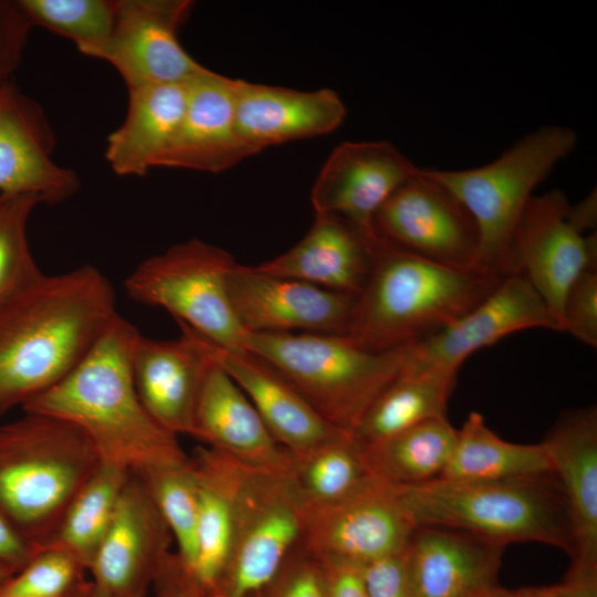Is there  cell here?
Returning <instances> with one entry per match:
<instances>
[{
    "label": "cell",
    "mask_w": 597,
    "mask_h": 597,
    "mask_svg": "<svg viewBox=\"0 0 597 597\" xmlns=\"http://www.w3.org/2000/svg\"><path fill=\"white\" fill-rule=\"evenodd\" d=\"M55 140L41 105L12 81L0 86V193H29L56 205L80 187L76 174L56 164Z\"/></svg>",
    "instance_id": "ac0fdd59"
},
{
    "label": "cell",
    "mask_w": 597,
    "mask_h": 597,
    "mask_svg": "<svg viewBox=\"0 0 597 597\" xmlns=\"http://www.w3.org/2000/svg\"><path fill=\"white\" fill-rule=\"evenodd\" d=\"M457 431L447 418L431 419L363 447L373 475L392 485L413 486L441 476Z\"/></svg>",
    "instance_id": "4dcf8cb0"
},
{
    "label": "cell",
    "mask_w": 597,
    "mask_h": 597,
    "mask_svg": "<svg viewBox=\"0 0 597 597\" xmlns=\"http://www.w3.org/2000/svg\"><path fill=\"white\" fill-rule=\"evenodd\" d=\"M576 142L577 135L569 127L544 126L483 166L425 169L471 214L479 233V270L501 277L510 275L514 234L533 191Z\"/></svg>",
    "instance_id": "52a82bcc"
},
{
    "label": "cell",
    "mask_w": 597,
    "mask_h": 597,
    "mask_svg": "<svg viewBox=\"0 0 597 597\" xmlns=\"http://www.w3.org/2000/svg\"><path fill=\"white\" fill-rule=\"evenodd\" d=\"M563 332L597 346V268L584 271L569 286L562 310Z\"/></svg>",
    "instance_id": "f35d334b"
},
{
    "label": "cell",
    "mask_w": 597,
    "mask_h": 597,
    "mask_svg": "<svg viewBox=\"0 0 597 597\" xmlns=\"http://www.w3.org/2000/svg\"><path fill=\"white\" fill-rule=\"evenodd\" d=\"M398 490L416 526L462 530L505 545L543 543L574 556L568 509L552 472L493 481L436 479Z\"/></svg>",
    "instance_id": "5b68a950"
},
{
    "label": "cell",
    "mask_w": 597,
    "mask_h": 597,
    "mask_svg": "<svg viewBox=\"0 0 597 597\" xmlns=\"http://www.w3.org/2000/svg\"><path fill=\"white\" fill-rule=\"evenodd\" d=\"M409 348L370 352L345 335L317 333H249L244 345L327 422L347 432L404 370Z\"/></svg>",
    "instance_id": "8992f818"
},
{
    "label": "cell",
    "mask_w": 597,
    "mask_h": 597,
    "mask_svg": "<svg viewBox=\"0 0 597 597\" xmlns=\"http://www.w3.org/2000/svg\"><path fill=\"white\" fill-rule=\"evenodd\" d=\"M552 472L544 442L521 444L503 440L483 416L471 412L461 429L439 479L493 481Z\"/></svg>",
    "instance_id": "f546056e"
},
{
    "label": "cell",
    "mask_w": 597,
    "mask_h": 597,
    "mask_svg": "<svg viewBox=\"0 0 597 597\" xmlns=\"http://www.w3.org/2000/svg\"><path fill=\"white\" fill-rule=\"evenodd\" d=\"M527 328L563 332L557 317L524 276H504L489 295L458 320L410 345L404 370L458 374L474 352Z\"/></svg>",
    "instance_id": "5bb4252c"
},
{
    "label": "cell",
    "mask_w": 597,
    "mask_h": 597,
    "mask_svg": "<svg viewBox=\"0 0 597 597\" xmlns=\"http://www.w3.org/2000/svg\"><path fill=\"white\" fill-rule=\"evenodd\" d=\"M151 588L154 597H209L185 568L176 552L167 555Z\"/></svg>",
    "instance_id": "7bdbcfd3"
},
{
    "label": "cell",
    "mask_w": 597,
    "mask_h": 597,
    "mask_svg": "<svg viewBox=\"0 0 597 597\" xmlns=\"http://www.w3.org/2000/svg\"><path fill=\"white\" fill-rule=\"evenodd\" d=\"M92 587V582L90 580L86 586L75 596V597H86Z\"/></svg>",
    "instance_id": "f907efd6"
},
{
    "label": "cell",
    "mask_w": 597,
    "mask_h": 597,
    "mask_svg": "<svg viewBox=\"0 0 597 597\" xmlns=\"http://www.w3.org/2000/svg\"><path fill=\"white\" fill-rule=\"evenodd\" d=\"M362 573L369 597H416L410 580L406 549L363 564Z\"/></svg>",
    "instance_id": "60d3db41"
},
{
    "label": "cell",
    "mask_w": 597,
    "mask_h": 597,
    "mask_svg": "<svg viewBox=\"0 0 597 597\" xmlns=\"http://www.w3.org/2000/svg\"><path fill=\"white\" fill-rule=\"evenodd\" d=\"M32 27L67 38L84 54L112 33L117 0H18Z\"/></svg>",
    "instance_id": "e575fe53"
},
{
    "label": "cell",
    "mask_w": 597,
    "mask_h": 597,
    "mask_svg": "<svg viewBox=\"0 0 597 597\" xmlns=\"http://www.w3.org/2000/svg\"><path fill=\"white\" fill-rule=\"evenodd\" d=\"M86 597H105L92 583V587Z\"/></svg>",
    "instance_id": "681fc988"
},
{
    "label": "cell",
    "mask_w": 597,
    "mask_h": 597,
    "mask_svg": "<svg viewBox=\"0 0 597 597\" xmlns=\"http://www.w3.org/2000/svg\"><path fill=\"white\" fill-rule=\"evenodd\" d=\"M191 8L187 0H117L111 35L84 54L112 64L127 90L188 83L206 69L178 40Z\"/></svg>",
    "instance_id": "7c38bea8"
},
{
    "label": "cell",
    "mask_w": 597,
    "mask_h": 597,
    "mask_svg": "<svg viewBox=\"0 0 597 597\" xmlns=\"http://www.w3.org/2000/svg\"><path fill=\"white\" fill-rule=\"evenodd\" d=\"M41 200L29 193H0V305L43 275L28 241V222Z\"/></svg>",
    "instance_id": "d590c367"
},
{
    "label": "cell",
    "mask_w": 597,
    "mask_h": 597,
    "mask_svg": "<svg viewBox=\"0 0 597 597\" xmlns=\"http://www.w3.org/2000/svg\"><path fill=\"white\" fill-rule=\"evenodd\" d=\"M187 84L128 90L123 123L107 137L105 158L118 176H145L159 163L181 123Z\"/></svg>",
    "instance_id": "83f0119b"
},
{
    "label": "cell",
    "mask_w": 597,
    "mask_h": 597,
    "mask_svg": "<svg viewBox=\"0 0 597 597\" xmlns=\"http://www.w3.org/2000/svg\"><path fill=\"white\" fill-rule=\"evenodd\" d=\"M457 374L402 370L369 405L354 437L369 446L431 419L447 418Z\"/></svg>",
    "instance_id": "f1b7e54d"
},
{
    "label": "cell",
    "mask_w": 597,
    "mask_h": 597,
    "mask_svg": "<svg viewBox=\"0 0 597 597\" xmlns=\"http://www.w3.org/2000/svg\"><path fill=\"white\" fill-rule=\"evenodd\" d=\"M190 461L198 486L197 553L190 575L209 597H218L229 556L235 500L249 465L206 446L199 447Z\"/></svg>",
    "instance_id": "4316f807"
},
{
    "label": "cell",
    "mask_w": 597,
    "mask_h": 597,
    "mask_svg": "<svg viewBox=\"0 0 597 597\" xmlns=\"http://www.w3.org/2000/svg\"><path fill=\"white\" fill-rule=\"evenodd\" d=\"M253 155L237 127L235 78L206 67L187 84L185 113L159 167L218 174Z\"/></svg>",
    "instance_id": "d6986e66"
},
{
    "label": "cell",
    "mask_w": 597,
    "mask_h": 597,
    "mask_svg": "<svg viewBox=\"0 0 597 597\" xmlns=\"http://www.w3.org/2000/svg\"><path fill=\"white\" fill-rule=\"evenodd\" d=\"M137 475L171 533L176 554L190 573L197 553L198 520V486L190 457L184 463Z\"/></svg>",
    "instance_id": "836d02e7"
},
{
    "label": "cell",
    "mask_w": 597,
    "mask_h": 597,
    "mask_svg": "<svg viewBox=\"0 0 597 597\" xmlns=\"http://www.w3.org/2000/svg\"><path fill=\"white\" fill-rule=\"evenodd\" d=\"M507 545L440 526H417L406 548L416 597H476L499 586Z\"/></svg>",
    "instance_id": "44dd1931"
},
{
    "label": "cell",
    "mask_w": 597,
    "mask_h": 597,
    "mask_svg": "<svg viewBox=\"0 0 597 597\" xmlns=\"http://www.w3.org/2000/svg\"><path fill=\"white\" fill-rule=\"evenodd\" d=\"M418 170L389 142H344L327 157L312 187L315 214L339 217L375 241L378 210Z\"/></svg>",
    "instance_id": "2e32d148"
},
{
    "label": "cell",
    "mask_w": 597,
    "mask_h": 597,
    "mask_svg": "<svg viewBox=\"0 0 597 597\" xmlns=\"http://www.w3.org/2000/svg\"><path fill=\"white\" fill-rule=\"evenodd\" d=\"M88 582H90V580H88ZM88 582H87V583H88ZM87 583H86V584H87ZM86 584H85L77 593H75V594L72 595L71 597H75V596H76V595H77V594L86 586Z\"/></svg>",
    "instance_id": "816d5d0a"
},
{
    "label": "cell",
    "mask_w": 597,
    "mask_h": 597,
    "mask_svg": "<svg viewBox=\"0 0 597 597\" xmlns=\"http://www.w3.org/2000/svg\"><path fill=\"white\" fill-rule=\"evenodd\" d=\"M86 573L67 553L44 547L8 580L0 597H71L88 582Z\"/></svg>",
    "instance_id": "8d00e7d4"
},
{
    "label": "cell",
    "mask_w": 597,
    "mask_h": 597,
    "mask_svg": "<svg viewBox=\"0 0 597 597\" xmlns=\"http://www.w3.org/2000/svg\"><path fill=\"white\" fill-rule=\"evenodd\" d=\"M346 116L331 88L298 91L235 80V119L242 140L255 153L334 132Z\"/></svg>",
    "instance_id": "603a6c76"
},
{
    "label": "cell",
    "mask_w": 597,
    "mask_h": 597,
    "mask_svg": "<svg viewBox=\"0 0 597 597\" xmlns=\"http://www.w3.org/2000/svg\"><path fill=\"white\" fill-rule=\"evenodd\" d=\"M416 527L398 486L374 475L338 501L305 504L301 543L317 557L363 565L404 552Z\"/></svg>",
    "instance_id": "30bf717a"
},
{
    "label": "cell",
    "mask_w": 597,
    "mask_h": 597,
    "mask_svg": "<svg viewBox=\"0 0 597 597\" xmlns=\"http://www.w3.org/2000/svg\"><path fill=\"white\" fill-rule=\"evenodd\" d=\"M180 328L177 339H154L138 332L130 349V371L138 398L153 419L177 437H191L208 355L191 332Z\"/></svg>",
    "instance_id": "ffe728a7"
},
{
    "label": "cell",
    "mask_w": 597,
    "mask_h": 597,
    "mask_svg": "<svg viewBox=\"0 0 597 597\" xmlns=\"http://www.w3.org/2000/svg\"><path fill=\"white\" fill-rule=\"evenodd\" d=\"M129 473L117 465L101 462L67 506L46 547L67 553L88 573L112 523Z\"/></svg>",
    "instance_id": "d6a6232c"
},
{
    "label": "cell",
    "mask_w": 597,
    "mask_h": 597,
    "mask_svg": "<svg viewBox=\"0 0 597 597\" xmlns=\"http://www.w3.org/2000/svg\"><path fill=\"white\" fill-rule=\"evenodd\" d=\"M377 240H368L339 217L315 214L312 227L294 247L255 269L356 297L369 275Z\"/></svg>",
    "instance_id": "d4e9b609"
},
{
    "label": "cell",
    "mask_w": 597,
    "mask_h": 597,
    "mask_svg": "<svg viewBox=\"0 0 597 597\" xmlns=\"http://www.w3.org/2000/svg\"><path fill=\"white\" fill-rule=\"evenodd\" d=\"M235 264L226 250L191 239L140 262L125 279L124 290L139 304L166 310L213 345L244 349L249 333L229 295Z\"/></svg>",
    "instance_id": "ba28073f"
},
{
    "label": "cell",
    "mask_w": 597,
    "mask_h": 597,
    "mask_svg": "<svg viewBox=\"0 0 597 597\" xmlns=\"http://www.w3.org/2000/svg\"><path fill=\"white\" fill-rule=\"evenodd\" d=\"M12 576L13 574L0 563V596L6 584Z\"/></svg>",
    "instance_id": "c3c4849f"
},
{
    "label": "cell",
    "mask_w": 597,
    "mask_h": 597,
    "mask_svg": "<svg viewBox=\"0 0 597 597\" xmlns=\"http://www.w3.org/2000/svg\"><path fill=\"white\" fill-rule=\"evenodd\" d=\"M101 462L74 425L23 411L0 425V512L35 549L44 548Z\"/></svg>",
    "instance_id": "277c9868"
},
{
    "label": "cell",
    "mask_w": 597,
    "mask_h": 597,
    "mask_svg": "<svg viewBox=\"0 0 597 597\" xmlns=\"http://www.w3.org/2000/svg\"><path fill=\"white\" fill-rule=\"evenodd\" d=\"M32 28L18 0H0V86L19 67Z\"/></svg>",
    "instance_id": "ab89813d"
},
{
    "label": "cell",
    "mask_w": 597,
    "mask_h": 597,
    "mask_svg": "<svg viewBox=\"0 0 597 597\" xmlns=\"http://www.w3.org/2000/svg\"><path fill=\"white\" fill-rule=\"evenodd\" d=\"M511 597H566L561 585L524 587L511 591Z\"/></svg>",
    "instance_id": "bcb514c9"
},
{
    "label": "cell",
    "mask_w": 597,
    "mask_h": 597,
    "mask_svg": "<svg viewBox=\"0 0 597 597\" xmlns=\"http://www.w3.org/2000/svg\"><path fill=\"white\" fill-rule=\"evenodd\" d=\"M172 542L143 480L130 472L90 565L91 582L105 597H145Z\"/></svg>",
    "instance_id": "9a60e30c"
},
{
    "label": "cell",
    "mask_w": 597,
    "mask_h": 597,
    "mask_svg": "<svg viewBox=\"0 0 597 597\" xmlns=\"http://www.w3.org/2000/svg\"><path fill=\"white\" fill-rule=\"evenodd\" d=\"M559 585L566 597H597V563L572 561Z\"/></svg>",
    "instance_id": "f6af8a7d"
},
{
    "label": "cell",
    "mask_w": 597,
    "mask_h": 597,
    "mask_svg": "<svg viewBox=\"0 0 597 597\" xmlns=\"http://www.w3.org/2000/svg\"><path fill=\"white\" fill-rule=\"evenodd\" d=\"M207 355L191 437L251 468L289 471L291 453L275 441L242 389Z\"/></svg>",
    "instance_id": "7402d4cb"
},
{
    "label": "cell",
    "mask_w": 597,
    "mask_h": 597,
    "mask_svg": "<svg viewBox=\"0 0 597 597\" xmlns=\"http://www.w3.org/2000/svg\"><path fill=\"white\" fill-rule=\"evenodd\" d=\"M190 332L242 389L272 437L290 453L304 452L344 431L327 422L262 358L244 349L213 345Z\"/></svg>",
    "instance_id": "cb8c5ba5"
},
{
    "label": "cell",
    "mask_w": 597,
    "mask_h": 597,
    "mask_svg": "<svg viewBox=\"0 0 597 597\" xmlns=\"http://www.w3.org/2000/svg\"><path fill=\"white\" fill-rule=\"evenodd\" d=\"M137 334L118 314L72 373L22 410L69 421L87 437L102 462L140 474L184 463L189 455L138 398L129 360Z\"/></svg>",
    "instance_id": "7a4b0ae2"
},
{
    "label": "cell",
    "mask_w": 597,
    "mask_h": 597,
    "mask_svg": "<svg viewBox=\"0 0 597 597\" xmlns=\"http://www.w3.org/2000/svg\"><path fill=\"white\" fill-rule=\"evenodd\" d=\"M573 527L572 561L597 563V409L563 415L543 440Z\"/></svg>",
    "instance_id": "484cf974"
},
{
    "label": "cell",
    "mask_w": 597,
    "mask_h": 597,
    "mask_svg": "<svg viewBox=\"0 0 597 597\" xmlns=\"http://www.w3.org/2000/svg\"><path fill=\"white\" fill-rule=\"evenodd\" d=\"M304 510L289 471L247 467L218 597H251L274 577L302 540Z\"/></svg>",
    "instance_id": "9c48e42d"
},
{
    "label": "cell",
    "mask_w": 597,
    "mask_h": 597,
    "mask_svg": "<svg viewBox=\"0 0 597 597\" xmlns=\"http://www.w3.org/2000/svg\"><path fill=\"white\" fill-rule=\"evenodd\" d=\"M289 474L307 505L338 501L374 476L363 444L347 431L304 452L291 453Z\"/></svg>",
    "instance_id": "1f68e13d"
},
{
    "label": "cell",
    "mask_w": 597,
    "mask_h": 597,
    "mask_svg": "<svg viewBox=\"0 0 597 597\" xmlns=\"http://www.w3.org/2000/svg\"><path fill=\"white\" fill-rule=\"evenodd\" d=\"M374 226L380 239L406 252L453 269L479 270V233L471 214L422 168L386 200Z\"/></svg>",
    "instance_id": "8fae6325"
},
{
    "label": "cell",
    "mask_w": 597,
    "mask_h": 597,
    "mask_svg": "<svg viewBox=\"0 0 597 597\" xmlns=\"http://www.w3.org/2000/svg\"><path fill=\"white\" fill-rule=\"evenodd\" d=\"M561 190L533 196L516 228L510 275L524 276L561 323L565 295L586 270L597 268L596 235L584 234Z\"/></svg>",
    "instance_id": "4fadbf2b"
},
{
    "label": "cell",
    "mask_w": 597,
    "mask_h": 597,
    "mask_svg": "<svg viewBox=\"0 0 597 597\" xmlns=\"http://www.w3.org/2000/svg\"><path fill=\"white\" fill-rule=\"evenodd\" d=\"M502 279L425 260L378 237L345 336L370 352L412 345L458 320Z\"/></svg>",
    "instance_id": "3957f363"
},
{
    "label": "cell",
    "mask_w": 597,
    "mask_h": 597,
    "mask_svg": "<svg viewBox=\"0 0 597 597\" xmlns=\"http://www.w3.org/2000/svg\"><path fill=\"white\" fill-rule=\"evenodd\" d=\"M117 315L109 281L90 264L43 274L0 305V415L62 381Z\"/></svg>",
    "instance_id": "6da1fadb"
},
{
    "label": "cell",
    "mask_w": 597,
    "mask_h": 597,
    "mask_svg": "<svg viewBox=\"0 0 597 597\" xmlns=\"http://www.w3.org/2000/svg\"><path fill=\"white\" fill-rule=\"evenodd\" d=\"M476 597H511V591L506 590L500 586H495Z\"/></svg>",
    "instance_id": "7dc6e473"
},
{
    "label": "cell",
    "mask_w": 597,
    "mask_h": 597,
    "mask_svg": "<svg viewBox=\"0 0 597 597\" xmlns=\"http://www.w3.org/2000/svg\"><path fill=\"white\" fill-rule=\"evenodd\" d=\"M251 597H325L320 559L300 542L274 577Z\"/></svg>",
    "instance_id": "74e56055"
},
{
    "label": "cell",
    "mask_w": 597,
    "mask_h": 597,
    "mask_svg": "<svg viewBox=\"0 0 597 597\" xmlns=\"http://www.w3.org/2000/svg\"><path fill=\"white\" fill-rule=\"evenodd\" d=\"M234 314L248 333L345 335L355 296L235 264L229 275Z\"/></svg>",
    "instance_id": "e0dca14e"
},
{
    "label": "cell",
    "mask_w": 597,
    "mask_h": 597,
    "mask_svg": "<svg viewBox=\"0 0 597 597\" xmlns=\"http://www.w3.org/2000/svg\"><path fill=\"white\" fill-rule=\"evenodd\" d=\"M317 558L323 570L325 597H369L360 564L331 557Z\"/></svg>",
    "instance_id": "b9f144b4"
},
{
    "label": "cell",
    "mask_w": 597,
    "mask_h": 597,
    "mask_svg": "<svg viewBox=\"0 0 597 597\" xmlns=\"http://www.w3.org/2000/svg\"><path fill=\"white\" fill-rule=\"evenodd\" d=\"M36 552L0 512V563L14 575Z\"/></svg>",
    "instance_id": "ee69618b"
}]
</instances>
